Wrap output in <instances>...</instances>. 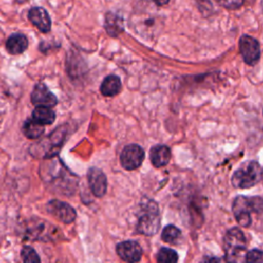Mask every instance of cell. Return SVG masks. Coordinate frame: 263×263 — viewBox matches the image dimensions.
I'll list each match as a JSON object with an SVG mask.
<instances>
[{
  "label": "cell",
  "mask_w": 263,
  "mask_h": 263,
  "mask_svg": "<svg viewBox=\"0 0 263 263\" xmlns=\"http://www.w3.org/2000/svg\"><path fill=\"white\" fill-rule=\"evenodd\" d=\"M122 87L121 80L116 75L107 76L101 84V92L105 97H113L120 92Z\"/></svg>",
  "instance_id": "cell-16"
},
{
  "label": "cell",
  "mask_w": 263,
  "mask_h": 263,
  "mask_svg": "<svg viewBox=\"0 0 263 263\" xmlns=\"http://www.w3.org/2000/svg\"><path fill=\"white\" fill-rule=\"evenodd\" d=\"M23 133L28 139H38L44 133V125L38 123L33 118L28 119L23 124Z\"/></svg>",
  "instance_id": "cell-19"
},
{
  "label": "cell",
  "mask_w": 263,
  "mask_h": 263,
  "mask_svg": "<svg viewBox=\"0 0 263 263\" xmlns=\"http://www.w3.org/2000/svg\"><path fill=\"white\" fill-rule=\"evenodd\" d=\"M46 211L55 219L63 223H72L76 218L75 210L67 202L53 199L46 205Z\"/></svg>",
  "instance_id": "cell-8"
},
{
  "label": "cell",
  "mask_w": 263,
  "mask_h": 263,
  "mask_svg": "<svg viewBox=\"0 0 263 263\" xmlns=\"http://www.w3.org/2000/svg\"><path fill=\"white\" fill-rule=\"evenodd\" d=\"M159 226L160 217L157 203L153 200H147L145 204H142L137 230L144 235H153L158 231Z\"/></svg>",
  "instance_id": "cell-5"
},
{
  "label": "cell",
  "mask_w": 263,
  "mask_h": 263,
  "mask_svg": "<svg viewBox=\"0 0 263 263\" xmlns=\"http://www.w3.org/2000/svg\"><path fill=\"white\" fill-rule=\"evenodd\" d=\"M220 5L228 9H236L240 7L245 0H216Z\"/></svg>",
  "instance_id": "cell-24"
},
{
  "label": "cell",
  "mask_w": 263,
  "mask_h": 263,
  "mask_svg": "<svg viewBox=\"0 0 263 263\" xmlns=\"http://www.w3.org/2000/svg\"><path fill=\"white\" fill-rule=\"evenodd\" d=\"M6 50L10 54H20L24 52L28 47V39L24 34L15 33L9 36L5 43Z\"/></svg>",
  "instance_id": "cell-15"
},
{
  "label": "cell",
  "mask_w": 263,
  "mask_h": 263,
  "mask_svg": "<svg viewBox=\"0 0 263 263\" xmlns=\"http://www.w3.org/2000/svg\"><path fill=\"white\" fill-rule=\"evenodd\" d=\"M263 201L261 196L248 197L243 195L236 196L232 204L233 215L242 227H249L253 223V214L262 215Z\"/></svg>",
  "instance_id": "cell-2"
},
{
  "label": "cell",
  "mask_w": 263,
  "mask_h": 263,
  "mask_svg": "<svg viewBox=\"0 0 263 263\" xmlns=\"http://www.w3.org/2000/svg\"><path fill=\"white\" fill-rule=\"evenodd\" d=\"M181 236V231L174 225H167L161 232V239L167 243H176Z\"/></svg>",
  "instance_id": "cell-20"
},
{
  "label": "cell",
  "mask_w": 263,
  "mask_h": 263,
  "mask_svg": "<svg viewBox=\"0 0 263 263\" xmlns=\"http://www.w3.org/2000/svg\"><path fill=\"white\" fill-rule=\"evenodd\" d=\"M156 5H159V6H161V5H165L170 0H152Z\"/></svg>",
  "instance_id": "cell-26"
},
{
  "label": "cell",
  "mask_w": 263,
  "mask_h": 263,
  "mask_svg": "<svg viewBox=\"0 0 263 263\" xmlns=\"http://www.w3.org/2000/svg\"><path fill=\"white\" fill-rule=\"evenodd\" d=\"M117 255L125 262H138L142 258V248L135 240H125L117 245Z\"/></svg>",
  "instance_id": "cell-10"
},
{
  "label": "cell",
  "mask_w": 263,
  "mask_h": 263,
  "mask_svg": "<svg viewBox=\"0 0 263 263\" xmlns=\"http://www.w3.org/2000/svg\"><path fill=\"white\" fill-rule=\"evenodd\" d=\"M28 17L42 33H47L51 28V21L47 11L42 7H33L29 10Z\"/></svg>",
  "instance_id": "cell-13"
},
{
  "label": "cell",
  "mask_w": 263,
  "mask_h": 263,
  "mask_svg": "<svg viewBox=\"0 0 263 263\" xmlns=\"http://www.w3.org/2000/svg\"><path fill=\"white\" fill-rule=\"evenodd\" d=\"M156 260L159 263H175L178 261V254L170 248H161L157 253Z\"/></svg>",
  "instance_id": "cell-21"
},
{
  "label": "cell",
  "mask_w": 263,
  "mask_h": 263,
  "mask_svg": "<svg viewBox=\"0 0 263 263\" xmlns=\"http://www.w3.org/2000/svg\"><path fill=\"white\" fill-rule=\"evenodd\" d=\"M239 51L243 58L245 63L250 66L257 64V62L260 60V44L255 38L249 35L241 36L239 40Z\"/></svg>",
  "instance_id": "cell-7"
},
{
  "label": "cell",
  "mask_w": 263,
  "mask_h": 263,
  "mask_svg": "<svg viewBox=\"0 0 263 263\" xmlns=\"http://www.w3.org/2000/svg\"><path fill=\"white\" fill-rule=\"evenodd\" d=\"M245 261L248 263H262L263 254L260 250H252L246 253Z\"/></svg>",
  "instance_id": "cell-23"
},
{
  "label": "cell",
  "mask_w": 263,
  "mask_h": 263,
  "mask_svg": "<svg viewBox=\"0 0 263 263\" xmlns=\"http://www.w3.org/2000/svg\"><path fill=\"white\" fill-rule=\"evenodd\" d=\"M225 258L229 262H242L247 253V239L243 232L237 228L229 229L223 238Z\"/></svg>",
  "instance_id": "cell-3"
},
{
  "label": "cell",
  "mask_w": 263,
  "mask_h": 263,
  "mask_svg": "<svg viewBox=\"0 0 263 263\" xmlns=\"http://www.w3.org/2000/svg\"><path fill=\"white\" fill-rule=\"evenodd\" d=\"M87 180L90 190L97 197H103L107 191V178L98 167H90L87 173Z\"/></svg>",
  "instance_id": "cell-11"
},
{
  "label": "cell",
  "mask_w": 263,
  "mask_h": 263,
  "mask_svg": "<svg viewBox=\"0 0 263 263\" xmlns=\"http://www.w3.org/2000/svg\"><path fill=\"white\" fill-rule=\"evenodd\" d=\"M170 159L171 149L165 145H157L150 150V160L156 167H162L166 165Z\"/></svg>",
  "instance_id": "cell-14"
},
{
  "label": "cell",
  "mask_w": 263,
  "mask_h": 263,
  "mask_svg": "<svg viewBox=\"0 0 263 263\" xmlns=\"http://www.w3.org/2000/svg\"><path fill=\"white\" fill-rule=\"evenodd\" d=\"M130 27L144 38H152L161 30L162 20L157 10L155 11L149 5L145 8L139 6V9L130 16Z\"/></svg>",
  "instance_id": "cell-1"
},
{
  "label": "cell",
  "mask_w": 263,
  "mask_h": 263,
  "mask_svg": "<svg viewBox=\"0 0 263 263\" xmlns=\"http://www.w3.org/2000/svg\"><path fill=\"white\" fill-rule=\"evenodd\" d=\"M105 29L111 36H117L123 31L122 18L115 13L108 12L105 17Z\"/></svg>",
  "instance_id": "cell-18"
},
{
  "label": "cell",
  "mask_w": 263,
  "mask_h": 263,
  "mask_svg": "<svg viewBox=\"0 0 263 263\" xmlns=\"http://www.w3.org/2000/svg\"><path fill=\"white\" fill-rule=\"evenodd\" d=\"M65 134H66V130L63 129V126L57 128L54 132H52L45 140L46 141H43L42 144H46L47 148L44 150L43 152V157L45 158H48V157H52L54 156L59 150H60V147L62 146L63 142H64V139H65Z\"/></svg>",
  "instance_id": "cell-12"
},
{
  "label": "cell",
  "mask_w": 263,
  "mask_h": 263,
  "mask_svg": "<svg viewBox=\"0 0 263 263\" xmlns=\"http://www.w3.org/2000/svg\"><path fill=\"white\" fill-rule=\"evenodd\" d=\"M31 102L35 106H44V107H53L58 103L57 97L47 88L43 83H38L35 85L31 93Z\"/></svg>",
  "instance_id": "cell-9"
},
{
  "label": "cell",
  "mask_w": 263,
  "mask_h": 263,
  "mask_svg": "<svg viewBox=\"0 0 263 263\" xmlns=\"http://www.w3.org/2000/svg\"><path fill=\"white\" fill-rule=\"evenodd\" d=\"M262 180V167L259 162L246 161L236 168L231 177V183L236 188H250Z\"/></svg>",
  "instance_id": "cell-4"
},
{
  "label": "cell",
  "mask_w": 263,
  "mask_h": 263,
  "mask_svg": "<svg viewBox=\"0 0 263 263\" xmlns=\"http://www.w3.org/2000/svg\"><path fill=\"white\" fill-rule=\"evenodd\" d=\"M21 257L25 263H39L40 262V258H39L38 254L35 252V250L33 248H31L29 246L23 247V249L21 251Z\"/></svg>",
  "instance_id": "cell-22"
},
{
  "label": "cell",
  "mask_w": 263,
  "mask_h": 263,
  "mask_svg": "<svg viewBox=\"0 0 263 263\" xmlns=\"http://www.w3.org/2000/svg\"><path fill=\"white\" fill-rule=\"evenodd\" d=\"M145 158L143 148L137 144H129L123 148L120 154V163L123 168L133 171L138 168Z\"/></svg>",
  "instance_id": "cell-6"
},
{
  "label": "cell",
  "mask_w": 263,
  "mask_h": 263,
  "mask_svg": "<svg viewBox=\"0 0 263 263\" xmlns=\"http://www.w3.org/2000/svg\"><path fill=\"white\" fill-rule=\"evenodd\" d=\"M197 2H198V4H199V8L201 7V5H203L204 6V8H206V6H211V3H210V1L209 0H196Z\"/></svg>",
  "instance_id": "cell-25"
},
{
  "label": "cell",
  "mask_w": 263,
  "mask_h": 263,
  "mask_svg": "<svg viewBox=\"0 0 263 263\" xmlns=\"http://www.w3.org/2000/svg\"><path fill=\"white\" fill-rule=\"evenodd\" d=\"M32 118L42 125H47L55 120V113L49 107L36 106L32 112Z\"/></svg>",
  "instance_id": "cell-17"
}]
</instances>
